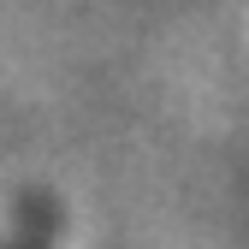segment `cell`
Wrapping results in <instances>:
<instances>
[{"instance_id":"1","label":"cell","mask_w":249,"mask_h":249,"mask_svg":"<svg viewBox=\"0 0 249 249\" xmlns=\"http://www.w3.org/2000/svg\"><path fill=\"white\" fill-rule=\"evenodd\" d=\"M0 249H48V226H36V220H30V226H24L18 237H6Z\"/></svg>"}]
</instances>
